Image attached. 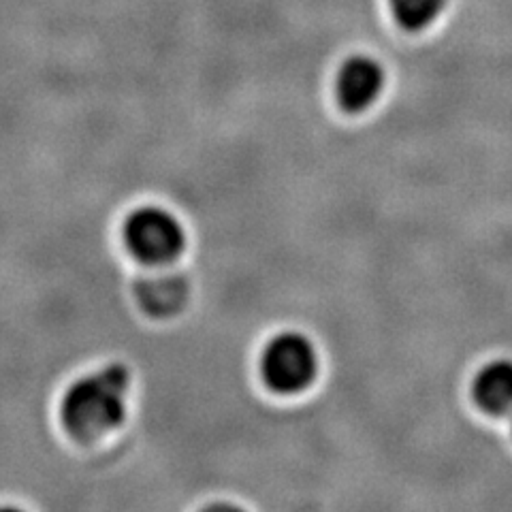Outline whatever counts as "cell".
<instances>
[{
	"mask_svg": "<svg viewBox=\"0 0 512 512\" xmlns=\"http://www.w3.org/2000/svg\"><path fill=\"white\" fill-rule=\"evenodd\" d=\"M126 397L128 376L122 367L90 374L77 380L64 395V425L79 438H99L124 421Z\"/></svg>",
	"mask_w": 512,
	"mask_h": 512,
	"instance_id": "obj_1",
	"label": "cell"
},
{
	"mask_svg": "<svg viewBox=\"0 0 512 512\" xmlns=\"http://www.w3.org/2000/svg\"><path fill=\"white\" fill-rule=\"evenodd\" d=\"M122 237L128 252L146 265L173 263L188 239L182 218L165 205L137 207L126 216Z\"/></svg>",
	"mask_w": 512,
	"mask_h": 512,
	"instance_id": "obj_2",
	"label": "cell"
},
{
	"mask_svg": "<svg viewBox=\"0 0 512 512\" xmlns=\"http://www.w3.org/2000/svg\"><path fill=\"white\" fill-rule=\"evenodd\" d=\"M261 374L267 387L280 395L306 391L318 374V355L312 340L297 331L278 333L263 350Z\"/></svg>",
	"mask_w": 512,
	"mask_h": 512,
	"instance_id": "obj_3",
	"label": "cell"
},
{
	"mask_svg": "<svg viewBox=\"0 0 512 512\" xmlns=\"http://www.w3.org/2000/svg\"><path fill=\"white\" fill-rule=\"evenodd\" d=\"M384 88V71L380 62L370 56L348 58L335 79V94L348 114H361L370 109Z\"/></svg>",
	"mask_w": 512,
	"mask_h": 512,
	"instance_id": "obj_4",
	"label": "cell"
},
{
	"mask_svg": "<svg viewBox=\"0 0 512 512\" xmlns=\"http://www.w3.org/2000/svg\"><path fill=\"white\" fill-rule=\"evenodd\" d=\"M474 402L487 414L512 412V361H493L474 378Z\"/></svg>",
	"mask_w": 512,
	"mask_h": 512,
	"instance_id": "obj_5",
	"label": "cell"
},
{
	"mask_svg": "<svg viewBox=\"0 0 512 512\" xmlns=\"http://www.w3.org/2000/svg\"><path fill=\"white\" fill-rule=\"evenodd\" d=\"M448 0H391L395 22L404 30L419 32L434 24Z\"/></svg>",
	"mask_w": 512,
	"mask_h": 512,
	"instance_id": "obj_6",
	"label": "cell"
}]
</instances>
